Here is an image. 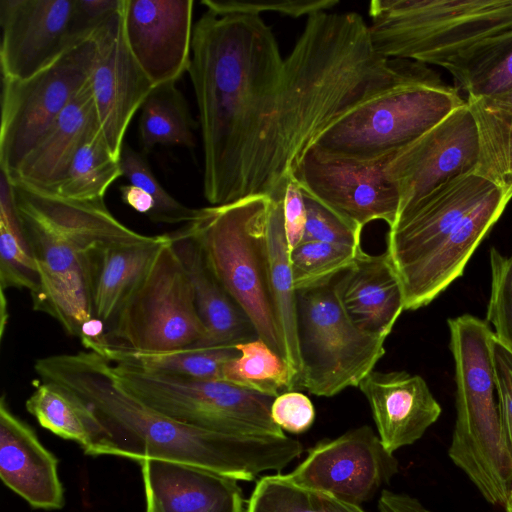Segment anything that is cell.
Returning a JSON list of instances; mask_svg holds the SVG:
<instances>
[{
	"mask_svg": "<svg viewBox=\"0 0 512 512\" xmlns=\"http://www.w3.org/2000/svg\"><path fill=\"white\" fill-rule=\"evenodd\" d=\"M444 81L426 64L379 55L356 12L307 16L291 52L257 153L250 196L282 194L316 139L362 102L397 86Z\"/></svg>",
	"mask_w": 512,
	"mask_h": 512,
	"instance_id": "1",
	"label": "cell"
},
{
	"mask_svg": "<svg viewBox=\"0 0 512 512\" xmlns=\"http://www.w3.org/2000/svg\"><path fill=\"white\" fill-rule=\"evenodd\" d=\"M284 58L261 16L206 10L195 23L188 73L201 130L203 193L211 206L250 197Z\"/></svg>",
	"mask_w": 512,
	"mask_h": 512,
	"instance_id": "2",
	"label": "cell"
},
{
	"mask_svg": "<svg viewBox=\"0 0 512 512\" xmlns=\"http://www.w3.org/2000/svg\"><path fill=\"white\" fill-rule=\"evenodd\" d=\"M34 369L42 381L67 388L92 410L106 435L98 456L161 459L253 481L261 472L282 470L302 453V444L286 435H229L174 421L124 389L110 361L92 351L43 357Z\"/></svg>",
	"mask_w": 512,
	"mask_h": 512,
	"instance_id": "3",
	"label": "cell"
},
{
	"mask_svg": "<svg viewBox=\"0 0 512 512\" xmlns=\"http://www.w3.org/2000/svg\"><path fill=\"white\" fill-rule=\"evenodd\" d=\"M455 366L456 422L448 455L486 501L507 504L512 464L504 447L493 361L494 333L470 314L448 320Z\"/></svg>",
	"mask_w": 512,
	"mask_h": 512,
	"instance_id": "4",
	"label": "cell"
},
{
	"mask_svg": "<svg viewBox=\"0 0 512 512\" xmlns=\"http://www.w3.org/2000/svg\"><path fill=\"white\" fill-rule=\"evenodd\" d=\"M368 15L379 55L437 65L451 75L512 32V0H373Z\"/></svg>",
	"mask_w": 512,
	"mask_h": 512,
	"instance_id": "5",
	"label": "cell"
},
{
	"mask_svg": "<svg viewBox=\"0 0 512 512\" xmlns=\"http://www.w3.org/2000/svg\"><path fill=\"white\" fill-rule=\"evenodd\" d=\"M269 205L268 196H250L204 207L201 217L189 224L212 272L249 318L257 336L285 359L269 284Z\"/></svg>",
	"mask_w": 512,
	"mask_h": 512,
	"instance_id": "6",
	"label": "cell"
},
{
	"mask_svg": "<svg viewBox=\"0 0 512 512\" xmlns=\"http://www.w3.org/2000/svg\"><path fill=\"white\" fill-rule=\"evenodd\" d=\"M466 102L456 87L446 83L397 86L341 116L310 149L358 160L391 156Z\"/></svg>",
	"mask_w": 512,
	"mask_h": 512,
	"instance_id": "7",
	"label": "cell"
},
{
	"mask_svg": "<svg viewBox=\"0 0 512 512\" xmlns=\"http://www.w3.org/2000/svg\"><path fill=\"white\" fill-rule=\"evenodd\" d=\"M111 369L124 389L184 425L229 435H285L271 416L275 397L220 380L190 379L113 363Z\"/></svg>",
	"mask_w": 512,
	"mask_h": 512,
	"instance_id": "8",
	"label": "cell"
},
{
	"mask_svg": "<svg viewBox=\"0 0 512 512\" xmlns=\"http://www.w3.org/2000/svg\"><path fill=\"white\" fill-rule=\"evenodd\" d=\"M333 280L296 291L299 386L323 397L358 387L385 354L386 338L369 334L350 320Z\"/></svg>",
	"mask_w": 512,
	"mask_h": 512,
	"instance_id": "9",
	"label": "cell"
},
{
	"mask_svg": "<svg viewBox=\"0 0 512 512\" xmlns=\"http://www.w3.org/2000/svg\"><path fill=\"white\" fill-rule=\"evenodd\" d=\"M112 321L110 340L134 351L180 349L202 339L191 281L170 238Z\"/></svg>",
	"mask_w": 512,
	"mask_h": 512,
	"instance_id": "10",
	"label": "cell"
},
{
	"mask_svg": "<svg viewBox=\"0 0 512 512\" xmlns=\"http://www.w3.org/2000/svg\"><path fill=\"white\" fill-rule=\"evenodd\" d=\"M94 36L69 48L35 75L2 80L0 168L12 178L62 111L90 81Z\"/></svg>",
	"mask_w": 512,
	"mask_h": 512,
	"instance_id": "11",
	"label": "cell"
},
{
	"mask_svg": "<svg viewBox=\"0 0 512 512\" xmlns=\"http://www.w3.org/2000/svg\"><path fill=\"white\" fill-rule=\"evenodd\" d=\"M394 155L358 160L309 149L291 176L305 193L359 230L374 220L390 227L400 206L398 188L387 171Z\"/></svg>",
	"mask_w": 512,
	"mask_h": 512,
	"instance_id": "12",
	"label": "cell"
},
{
	"mask_svg": "<svg viewBox=\"0 0 512 512\" xmlns=\"http://www.w3.org/2000/svg\"><path fill=\"white\" fill-rule=\"evenodd\" d=\"M480 152L478 126L466 102L391 159L387 171L399 191L398 213L444 183L476 172Z\"/></svg>",
	"mask_w": 512,
	"mask_h": 512,
	"instance_id": "13",
	"label": "cell"
},
{
	"mask_svg": "<svg viewBox=\"0 0 512 512\" xmlns=\"http://www.w3.org/2000/svg\"><path fill=\"white\" fill-rule=\"evenodd\" d=\"M398 472V461L369 427L319 442L285 476L293 483L360 506Z\"/></svg>",
	"mask_w": 512,
	"mask_h": 512,
	"instance_id": "14",
	"label": "cell"
},
{
	"mask_svg": "<svg viewBox=\"0 0 512 512\" xmlns=\"http://www.w3.org/2000/svg\"><path fill=\"white\" fill-rule=\"evenodd\" d=\"M497 185L472 172L444 183L398 213L386 236L385 253L401 284Z\"/></svg>",
	"mask_w": 512,
	"mask_h": 512,
	"instance_id": "15",
	"label": "cell"
},
{
	"mask_svg": "<svg viewBox=\"0 0 512 512\" xmlns=\"http://www.w3.org/2000/svg\"><path fill=\"white\" fill-rule=\"evenodd\" d=\"M18 211L40 276L39 288L31 294L33 308L78 337L82 324L94 316L89 250Z\"/></svg>",
	"mask_w": 512,
	"mask_h": 512,
	"instance_id": "16",
	"label": "cell"
},
{
	"mask_svg": "<svg viewBox=\"0 0 512 512\" xmlns=\"http://www.w3.org/2000/svg\"><path fill=\"white\" fill-rule=\"evenodd\" d=\"M93 36L97 55L90 84L96 115L109 149L120 159L127 128L154 85L126 42L123 5Z\"/></svg>",
	"mask_w": 512,
	"mask_h": 512,
	"instance_id": "17",
	"label": "cell"
},
{
	"mask_svg": "<svg viewBox=\"0 0 512 512\" xmlns=\"http://www.w3.org/2000/svg\"><path fill=\"white\" fill-rule=\"evenodd\" d=\"M193 0H124L128 47L154 86L177 82L191 62Z\"/></svg>",
	"mask_w": 512,
	"mask_h": 512,
	"instance_id": "18",
	"label": "cell"
},
{
	"mask_svg": "<svg viewBox=\"0 0 512 512\" xmlns=\"http://www.w3.org/2000/svg\"><path fill=\"white\" fill-rule=\"evenodd\" d=\"M74 0H1L0 62L5 79L23 80L73 47Z\"/></svg>",
	"mask_w": 512,
	"mask_h": 512,
	"instance_id": "19",
	"label": "cell"
},
{
	"mask_svg": "<svg viewBox=\"0 0 512 512\" xmlns=\"http://www.w3.org/2000/svg\"><path fill=\"white\" fill-rule=\"evenodd\" d=\"M511 199L512 186L497 185L462 218L401 284L405 310H416L428 305L462 276L467 262Z\"/></svg>",
	"mask_w": 512,
	"mask_h": 512,
	"instance_id": "20",
	"label": "cell"
},
{
	"mask_svg": "<svg viewBox=\"0 0 512 512\" xmlns=\"http://www.w3.org/2000/svg\"><path fill=\"white\" fill-rule=\"evenodd\" d=\"M378 436L391 453L419 440L441 414L425 380L406 371L372 370L359 384Z\"/></svg>",
	"mask_w": 512,
	"mask_h": 512,
	"instance_id": "21",
	"label": "cell"
},
{
	"mask_svg": "<svg viewBox=\"0 0 512 512\" xmlns=\"http://www.w3.org/2000/svg\"><path fill=\"white\" fill-rule=\"evenodd\" d=\"M139 463L146 512H244L243 495L236 479L161 459Z\"/></svg>",
	"mask_w": 512,
	"mask_h": 512,
	"instance_id": "22",
	"label": "cell"
},
{
	"mask_svg": "<svg viewBox=\"0 0 512 512\" xmlns=\"http://www.w3.org/2000/svg\"><path fill=\"white\" fill-rule=\"evenodd\" d=\"M0 477L33 508L64 506L57 458L42 445L32 428L12 413L5 395L0 401Z\"/></svg>",
	"mask_w": 512,
	"mask_h": 512,
	"instance_id": "23",
	"label": "cell"
},
{
	"mask_svg": "<svg viewBox=\"0 0 512 512\" xmlns=\"http://www.w3.org/2000/svg\"><path fill=\"white\" fill-rule=\"evenodd\" d=\"M168 235L191 281L204 328L194 347L236 346L259 338L249 318L212 272L191 225Z\"/></svg>",
	"mask_w": 512,
	"mask_h": 512,
	"instance_id": "24",
	"label": "cell"
},
{
	"mask_svg": "<svg viewBox=\"0 0 512 512\" xmlns=\"http://www.w3.org/2000/svg\"><path fill=\"white\" fill-rule=\"evenodd\" d=\"M333 284L350 320L369 334L387 338L405 310L401 283L385 252L362 251Z\"/></svg>",
	"mask_w": 512,
	"mask_h": 512,
	"instance_id": "25",
	"label": "cell"
},
{
	"mask_svg": "<svg viewBox=\"0 0 512 512\" xmlns=\"http://www.w3.org/2000/svg\"><path fill=\"white\" fill-rule=\"evenodd\" d=\"M17 207L84 250L100 245L138 243L140 234L117 220L104 200L79 201L14 184Z\"/></svg>",
	"mask_w": 512,
	"mask_h": 512,
	"instance_id": "26",
	"label": "cell"
},
{
	"mask_svg": "<svg viewBox=\"0 0 512 512\" xmlns=\"http://www.w3.org/2000/svg\"><path fill=\"white\" fill-rule=\"evenodd\" d=\"M98 122L90 81L62 111L23 160L10 181L51 194L73 156Z\"/></svg>",
	"mask_w": 512,
	"mask_h": 512,
	"instance_id": "27",
	"label": "cell"
},
{
	"mask_svg": "<svg viewBox=\"0 0 512 512\" xmlns=\"http://www.w3.org/2000/svg\"><path fill=\"white\" fill-rule=\"evenodd\" d=\"M168 234L138 243L96 246L88 251L94 316L110 322L149 270Z\"/></svg>",
	"mask_w": 512,
	"mask_h": 512,
	"instance_id": "28",
	"label": "cell"
},
{
	"mask_svg": "<svg viewBox=\"0 0 512 512\" xmlns=\"http://www.w3.org/2000/svg\"><path fill=\"white\" fill-rule=\"evenodd\" d=\"M283 196L270 198L267 224L269 284L285 359L300 378L297 340V292L293 286L289 248L284 228Z\"/></svg>",
	"mask_w": 512,
	"mask_h": 512,
	"instance_id": "29",
	"label": "cell"
},
{
	"mask_svg": "<svg viewBox=\"0 0 512 512\" xmlns=\"http://www.w3.org/2000/svg\"><path fill=\"white\" fill-rule=\"evenodd\" d=\"M25 406L43 428L77 442L86 454L98 456L105 431L92 410L73 392L57 383L42 381Z\"/></svg>",
	"mask_w": 512,
	"mask_h": 512,
	"instance_id": "30",
	"label": "cell"
},
{
	"mask_svg": "<svg viewBox=\"0 0 512 512\" xmlns=\"http://www.w3.org/2000/svg\"><path fill=\"white\" fill-rule=\"evenodd\" d=\"M239 355L236 346L185 347L160 352H140L111 344L103 356L113 364L172 376L222 381L225 363Z\"/></svg>",
	"mask_w": 512,
	"mask_h": 512,
	"instance_id": "31",
	"label": "cell"
},
{
	"mask_svg": "<svg viewBox=\"0 0 512 512\" xmlns=\"http://www.w3.org/2000/svg\"><path fill=\"white\" fill-rule=\"evenodd\" d=\"M121 176L119 159L109 149L98 121L51 194L69 200H104L109 186Z\"/></svg>",
	"mask_w": 512,
	"mask_h": 512,
	"instance_id": "32",
	"label": "cell"
},
{
	"mask_svg": "<svg viewBox=\"0 0 512 512\" xmlns=\"http://www.w3.org/2000/svg\"><path fill=\"white\" fill-rule=\"evenodd\" d=\"M140 110L139 139L145 151L157 145L195 146L194 121L176 82L154 86Z\"/></svg>",
	"mask_w": 512,
	"mask_h": 512,
	"instance_id": "33",
	"label": "cell"
},
{
	"mask_svg": "<svg viewBox=\"0 0 512 512\" xmlns=\"http://www.w3.org/2000/svg\"><path fill=\"white\" fill-rule=\"evenodd\" d=\"M1 289L26 288L35 293L40 276L17 208L14 186L1 171L0 180Z\"/></svg>",
	"mask_w": 512,
	"mask_h": 512,
	"instance_id": "34",
	"label": "cell"
},
{
	"mask_svg": "<svg viewBox=\"0 0 512 512\" xmlns=\"http://www.w3.org/2000/svg\"><path fill=\"white\" fill-rule=\"evenodd\" d=\"M480 135L477 173L503 186L512 152V88L490 97L466 99Z\"/></svg>",
	"mask_w": 512,
	"mask_h": 512,
	"instance_id": "35",
	"label": "cell"
},
{
	"mask_svg": "<svg viewBox=\"0 0 512 512\" xmlns=\"http://www.w3.org/2000/svg\"><path fill=\"white\" fill-rule=\"evenodd\" d=\"M236 348L239 355L223 366L222 381L275 398L299 386V377L287 361L260 338Z\"/></svg>",
	"mask_w": 512,
	"mask_h": 512,
	"instance_id": "36",
	"label": "cell"
},
{
	"mask_svg": "<svg viewBox=\"0 0 512 512\" xmlns=\"http://www.w3.org/2000/svg\"><path fill=\"white\" fill-rule=\"evenodd\" d=\"M246 512H364L325 492L293 483L285 475L260 478Z\"/></svg>",
	"mask_w": 512,
	"mask_h": 512,
	"instance_id": "37",
	"label": "cell"
},
{
	"mask_svg": "<svg viewBox=\"0 0 512 512\" xmlns=\"http://www.w3.org/2000/svg\"><path fill=\"white\" fill-rule=\"evenodd\" d=\"M362 248L317 241L300 242L289 251L296 291L322 285L349 268Z\"/></svg>",
	"mask_w": 512,
	"mask_h": 512,
	"instance_id": "38",
	"label": "cell"
},
{
	"mask_svg": "<svg viewBox=\"0 0 512 512\" xmlns=\"http://www.w3.org/2000/svg\"><path fill=\"white\" fill-rule=\"evenodd\" d=\"M119 163L122 176L130 184L149 193L154 199L155 207L149 216L151 221L166 224H188L201 217L203 208H190L172 197L158 182L144 157L131 147L123 146Z\"/></svg>",
	"mask_w": 512,
	"mask_h": 512,
	"instance_id": "39",
	"label": "cell"
},
{
	"mask_svg": "<svg viewBox=\"0 0 512 512\" xmlns=\"http://www.w3.org/2000/svg\"><path fill=\"white\" fill-rule=\"evenodd\" d=\"M491 289L487 321L495 339L512 353V256L490 250Z\"/></svg>",
	"mask_w": 512,
	"mask_h": 512,
	"instance_id": "40",
	"label": "cell"
},
{
	"mask_svg": "<svg viewBox=\"0 0 512 512\" xmlns=\"http://www.w3.org/2000/svg\"><path fill=\"white\" fill-rule=\"evenodd\" d=\"M304 193L306 225L304 241H317L330 244L361 247V230L344 220L327 206Z\"/></svg>",
	"mask_w": 512,
	"mask_h": 512,
	"instance_id": "41",
	"label": "cell"
},
{
	"mask_svg": "<svg viewBox=\"0 0 512 512\" xmlns=\"http://www.w3.org/2000/svg\"><path fill=\"white\" fill-rule=\"evenodd\" d=\"M208 10L217 14L258 15L274 12L292 18L309 16L313 13L332 9L338 0H283V1H240V0H202Z\"/></svg>",
	"mask_w": 512,
	"mask_h": 512,
	"instance_id": "42",
	"label": "cell"
},
{
	"mask_svg": "<svg viewBox=\"0 0 512 512\" xmlns=\"http://www.w3.org/2000/svg\"><path fill=\"white\" fill-rule=\"evenodd\" d=\"M493 361L502 438L512 464V353L495 336Z\"/></svg>",
	"mask_w": 512,
	"mask_h": 512,
	"instance_id": "43",
	"label": "cell"
},
{
	"mask_svg": "<svg viewBox=\"0 0 512 512\" xmlns=\"http://www.w3.org/2000/svg\"><path fill=\"white\" fill-rule=\"evenodd\" d=\"M512 88V45L472 75L461 87L467 99L490 97Z\"/></svg>",
	"mask_w": 512,
	"mask_h": 512,
	"instance_id": "44",
	"label": "cell"
},
{
	"mask_svg": "<svg viewBox=\"0 0 512 512\" xmlns=\"http://www.w3.org/2000/svg\"><path fill=\"white\" fill-rule=\"evenodd\" d=\"M123 5V0H74L70 18L73 46L89 39Z\"/></svg>",
	"mask_w": 512,
	"mask_h": 512,
	"instance_id": "45",
	"label": "cell"
},
{
	"mask_svg": "<svg viewBox=\"0 0 512 512\" xmlns=\"http://www.w3.org/2000/svg\"><path fill=\"white\" fill-rule=\"evenodd\" d=\"M273 421L284 431L303 433L315 420V409L311 400L297 391L277 396L271 406Z\"/></svg>",
	"mask_w": 512,
	"mask_h": 512,
	"instance_id": "46",
	"label": "cell"
},
{
	"mask_svg": "<svg viewBox=\"0 0 512 512\" xmlns=\"http://www.w3.org/2000/svg\"><path fill=\"white\" fill-rule=\"evenodd\" d=\"M283 217L290 251L302 241L307 219L303 190L292 176L284 191Z\"/></svg>",
	"mask_w": 512,
	"mask_h": 512,
	"instance_id": "47",
	"label": "cell"
},
{
	"mask_svg": "<svg viewBox=\"0 0 512 512\" xmlns=\"http://www.w3.org/2000/svg\"><path fill=\"white\" fill-rule=\"evenodd\" d=\"M104 326L103 320L93 316L82 324L78 336L87 351H92L102 357L112 344Z\"/></svg>",
	"mask_w": 512,
	"mask_h": 512,
	"instance_id": "48",
	"label": "cell"
},
{
	"mask_svg": "<svg viewBox=\"0 0 512 512\" xmlns=\"http://www.w3.org/2000/svg\"><path fill=\"white\" fill-rule=\"evenodd\" d=\"M379 512H433L407 494L383 490L378 500Z\"/></svg>",
	"mask_w": 512,
	"mask_h": 512,
	"instance_id": "49",
	"label": "cell"
},
{
	"mask_svg": "<svg viewBox=\"0 0 512 512\" xmlns=\"http://www.w3.org/2000/svg\"><path fill=\"white\" fill-rule=\"evenodd\" d=\"M122 201L135 211L148 217L152 214L155 202L152 196L142 188L126 184L119 187Z\"/></svg>",
	"mask_w": 512,
	"mask_h": 512,
	"instance_id": "50",
	"label": "cell"
},
{
	"mask_svg": "<svg viewBox=\"0 0 512 512\" xmlns=\"http://www.w3.org/2000/svg\"><path fill=\"white\" fill-rule=\"evenodd\" d=\"M7 321H8L7 301H6L4 290L1 289V338L3 337Z\"/></svg>",
	"mask_w": 512,
	"mask_h": 512,
	"instance_id": "51",
	"label": "cell"
},
{
	"mask_svg": "<svg viewBox=\"0 0 512 512\" xmlns=\"http://www.w3.org/2000/svg\"><path fill=\"white\" fill-rule=\"evenodd\" d=\"M503 186H505V187L512 186V168H511L509 174L507 175Z\"/></svg>",
	"mask_w": 512,
	"mask_h": 512,
	"instance_id": "52",
	"label": "cell"
},
{
	"mask_svg": "<svg viewBox=\"0 0 512 512\" xmlns=\"http://www.w3.org/2000/svg\"><path fill=\"white\" fill-rule=\"evenodd\" d=\"M507 504H510V505L512 506V493H511V496H510L509 501H508V503H507ZM507 504H506V505H507Z\"/></svg>",
	"mask_w": 512,
	"mask_h": 512,
	"instance_id": "53",
	"label": "cell"
}]
</instances>
